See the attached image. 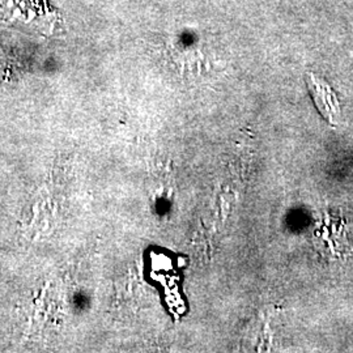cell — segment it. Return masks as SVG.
I'll return each instance as SVG.
<instances>
[{"mask_svg": "<svg viewBox=\"0 0 353 353\" xmlns=\"http://www.w3.org/2000/svg\"><path fill=\"white\" fill-rule=\"evenodd\" d=\"M307 84L318 110L327 119L328 123L334 126L338 125L341 109H339V102L335 93L325 81H322L314 75L307 76Z\"/></svg>", "mask_w": 353, "mask_h": 353, "instance_id": "6da1fadb", "label": "cell"}]
</instances>
